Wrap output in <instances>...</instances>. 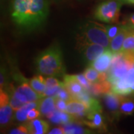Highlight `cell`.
<instances>
[{
  "mask_svg": "<svg viewBox=\"0 0 134 134\" xmlns=\"http://www.w3.org/2000/svg\"><path fill=\"white\" fill-rule=\"evenodd\" d=\"M124 4H128V5H134V0H121Z\"/></svg>",
  "mask_w": 134,
  "mask_h": 134,
  "instance_id": "d590c367",
  "label": "cell"
},
{
  "mask_svg": "<svg viewBox=\"0 0 134 134\" xmlns=\"http://www.w3.org/2000/svg\"><path fill=\"white\" fill-rule=\"evenodd\" d=\"M48 12V0H13L10 14L18 27L31 31L45 23Z\"/></svg>",
  "mask_w": 134,
  "mask_h": 134,
  "instance_id": "6da1fadb",
  "label": "cell"
},
{
  "mask_svg": "<svg viewBox=\"0 0 134 134\" xmlns=\"http://www.w3.org/2000/svg\"><path fill=\"white\" fill-rule=\"evenodd\" d=\"M77 48L81 52L84 58L89 63H92L105 52L107 48L99 44L92 43H77Z\"/></svg>",
  "mask_w": 134,
  "mask_h": 134,
  "instance_id": "52a82bcc",
  "label": "cell"
},
{
  "mask_svg": "<svg viewBox=\"0 0 134 134\" xmlns=\"http://www.w3.org/2000/svg\"><path fill=\"white\" fill-rule=\"evenodd\" d=\"M63 85L61 86H58L52 87V88H46V91L44 92V97H56L58 96V92L60 90V89L62 88Z\"/></svg>",
  "mask_w": 134,
  "mask_h": 134,
  "instance_id": "f1b7e54d",
  "label": "cell"
},
{
  "mask_svg": "<svg viewBox=\"0 0 134 134\" xmlns=\"http://www.w3.org/2000/svg\"><path fill=\"white\" fill-rule=\"evenodd\" d=\"M130 30V26L127 24H122L120 31L115 37L110 40V48L113 53H119L121 52L122 46L125 38Z\"/></svg>",
  "mask_w": 134,
  "mask_h": 134,
  "instance_id": "5bb4252c",
  "label": "cell"
},
{
  "mask_svg": "<svg viewBox=\"0 0 134 134\" xmlns=\"http://www.w3.org/2000/svg\"><path fill=\"white\" fill-rule=\"evenodd\" d=\"M40 100H37V101L29 102V103L25 104L23 107H21L18 110H16L14 114V119L16 121H19V122L26 121L28 120V113H29V110H31L32 108L39 107Z\"/></svg>",
  "mask_w": 134,
  "mask_h": 134,
  "instance_id": "ac0fdd59",
  "label": "cell"
},
{
  "mask_svg": "<svg viewBox=\"0 0 134 134\" xmlns=\"http://www.w3.org/2000/svg\"><path fill=\"white\" fill-rule=\"evenodd\" d=\"M37 107L32 108L31 110H29V113H28V120L35 119H38L39 116L41 115V113L38 109H37Z\"/></svg>",
  "mask_w": 134,
  "mask_h": 134,
  "instance_id": "d6a6232c",
  "label": "cell"
},
{
  "mask_svg": "<svg viewBox=\"0 0 134 134\" xmlns=\"http://www.w3.org/2000/svg\"><path fill=\"white\" fill-rule=\"evenodd\" d=\"M123 98L124 97L122 96L118 95L112 91L103 95V99L107 109L115 115L119 113L120 105Z\"/></svg>",
  "mask_w": 134,
  "mask_h": 134,
  "instance_id": "8fae6325",
  "label": "cell"
},
{
  "mask_svg": "<svg viewBox=\"0 0 134 134\" xmlns=\"http://www.w3.org/2000/svg\"><path fill=\"white\" fill-rule=\"evenodd\" d=\"M0 86H1V90H3L5 86H7L9 83H7L8 81V75H7V71L5 68L2 66L1 68V75H0Z\"/></svg>",
  "mask_w": 134,
  "mask_h": 134,
  "instance_id": "f546056e",
  "label": "cell"
},
{
  "mask_svg": "<svg viewBox=\"0 0 134 134\" xmlns=\"http://www.w3.org/2000/svg\"><path fill=\"white\" fill-rule=\"evenodd\" d=\"M81 122L83 125L93 129H101L104 127L101 111L89 112L86 115V119H81Z\"/></svg>",
  "mask_w": 134,
  "mask_h": 134,
  "instance_id": "4fadbf2b",
  "label": "cell"
},
{
  "mask_svg": "<svg viewBox=\"0 0 134 134\" xmlns=\"http://www.w3.org/2000/svg\"><path fill=\"white\" fill-rule=\"evenodd\" d=\"M14 109L9 102V95L5 90H0V125L5 127L8 125L13 118Z\"/></svg>",
  "mask_w": 134,
  "mask_h": 134,
  "instance_id": "ba28073f",
  "label": "cell"
},
{
  "mask_svg": "<svg viewBox=\"0 0 134 134\" xmlns=\"http://www.w3.org/2000/svg\"><path fill=\"white\" fill-rule=\"evenodd\" d=\"M10 134H26L29 133V128L27 125H20L19 127H16L14 129L11 130L10 131Z\"/></svg>",
  "mask_w": 134,
  "mask_h": 134,
  "instance_id": "4dcf8cb0",
  "label": "cell"
},
{
  "mask_svg": "<svg viewBox=\"0 0 134 134\" xmlns=\"http://www.w3.org/2000/svg\"><path fill=\"white\" fill-rule=\"evenodd\" d=\"M56 97H58V98H60V99L66 100V102L69 101L71 99L73 98V97L71 96V94L68 92L66 89L63 86V85L62 88L60 89V90L59 91L58 96H56Z\"/></svg>",
  "mask_w": 134,
  "mask_h": 134,
  "instance_id": "4316f807",
  "label": "cell"
},
{
  "mask_svg": "<svg viewBox=\"0 0 134 134\" xmlns=\"http://www.w3.org/2000/svg\"><path fill=\"white\" fill-rule=\"evenodd\" d=\"M14 79L18 83L16 87L12 84H8L5 90L9 95V102L14 110H18L25 104L32 101L40 100L41 98L38 94L32 89L29 84V81L27 80L19 72H14Z\"/></svg>",
  "mask_w": 134,
  "mask_h": 134,
  "instance_id": "3957f363",
  "label": "cell"
},
{
  "mask_svg": "<svg viewBox=\"0 0 134 134\" xmlns=\"http://www.w3.org/2000/svg\"><path fill=\"white\" fill-rule=\"evenodd\" d=\"M35 66L39 74L44 76H60L65 72L63 53L58 44L44 50L35 59Z\"/></svg>",
  "mask_w": 134,
  "mask_h": 134,
  "instance_id": "7a4b0ae2",
  "label": "cell"
},
{
  "mask_svg": "<svg viewBox=\"0 0 134 134\" xmlns=\"http://www.w3.org/2000/svg\"><path fill=\"white\" fill-rule=\"evenodd\" d=\"M63 128L64 130L65 133L69 134H82V133H89V130L84 129L81 125H77V124H74L73 122L69 123L66 125H63Z\"/></svg>",
  "mask_w": 134,
  "mask_h": 134,
  "instance_id": "603a6c76",
  "label": "cell"
},
{
  "mask_svg": "<svg viewBox=\"0 0 134 134\" xmlns=\"http://www.w3.org/2000/svg\"><path fill=\"white\" fill-rule=\"evenodd\" d=\"M122 27V24L119 25H106V29H107V33L108 35V37L111 40L113 37L118 34V33L120 31V30Z\"/></svg>",
  "mask_w": 134,
  "mask_h": 134,
  "instance_id": "d4e9b609",
  "label": "cell"
},
{
  "mask_svg": "<svg viewBox=\"0 0 134 134\" xmlns=\"http://www.w3.org/2000/svg\"><path fill=\"white\" fill-rule=\"evenodd\" d=\"M29 133L31 134H45L49 131V125L42 119H35L31 120L30 122L27 124Z\"/></svg>",
  "mask_w": 134,
  "mask_h": 134,
  "instance_id": "2e32d148",
  "label": "cell"
},
{
  "mask_svg": "<svg viewBox=\"0 0 134 134\" xmlns=\"http://www.w3.org/2000/svg\"><path fill=\"white\" fill-rule=\"evenodd\" d=\"M29 84L32 87L34 91L36 92L41 98H44V92L46 90V86L45 83V78L42 75H38L33 77L29 80Z\"/></svg>",
  "mask_w": 134,
  "mask_h": 134,
  "instance_id": "44dd1931",
  "label": "cell"
},
{
  "mask_svg": "<svg viewBox=\"0 0 134 134\" xmlns=\"http://www.w3.org/2000/svg\"><path fill=\"white\" fill-rule=\"evenodd\" d=\"M113 58V53L110 48H107L105 52L100 54L94 61L90 63V65L99 72H107L110 69Z\"/></svg>",
  "mask_w": 134,
  "mask_h": 134,
  "instance_id": "9c48e42d",
  "label": "cell"
},
{
  "mask_svg": "<svg viewBox=\"0 0 134 134\" xmlns=\"http://www.w3.org/2000/svg\"><path fill=\"white\" fill-rule=\"evenodd\" d=\"M46 118L55 125H66L69 123L74 122L76 118L74 115L68 113L66 111H60L56 110L54 112L46 115Z\"/></svg>",
  "mask_w": 134,
  "mask_h": 134,
  "instance_id": "9a60e30c",
  "label": "cell"
},
{
  "mask_svg": "<svg viewBox=\"0 0 134 134\" xmlns=\"http://www.w3.org/2000/svg\"><path fill=\"white\" fill-rule=\"evenodd\" d=\"M55 105L57 110L60 111H66L67 106V102L66 100L60 99L58 97H55Z\"/></svg>",
  "mask_w": 134,
  "mask_h": 134,
  "instance_id": "1f68e13d",
  "label": "cell"
},
{
  "mask_svg": "<svg viewBox=\"0 0 134 134\" xmlns=\"http://www.w3.org/2000/svg\"><path fill=\"white\" fill-rule=\"evenodd\" d=\"M83 75L91 83L107 80V72H99L91 66L84 70Z\"/></svg>",
  "mask_w": 134,
  "mask_h": 134,
  "instance_id": "d6986e66",
  "label": "cell"
},
{
  "mask_svg": "<svg viewBox=\"0 0 134 134\" xmlns=\"http://www.w3.org/2000/svg\"><path fill=\"white\" fill-rule=\"evenodd\" d=\"M77 36V43H97L106 48H110V40L104 25L88 21L81 27Z\"/></svg>",
  "mask_w": 134,
  "mask_h": 134,
  "instance_id": "277c9868",
  "label": "cell"
},
{
  "mask_svg": "<svg viewBox=\"0 0 134 134\" xmlns=\"http://www.w3.org/2000/svg\"><path fill=\"white\" fill-rule=\"evenodd\" d=\"M73 77L76 79L79 83H81L83 86L85 87V89L87 90L90 86H91V83L87 80L85 75L83 74H79V75H73Z\"/></svg>",
  "mask_w": 134,
  "mask_h": 134,
  "instance_id": "83f0119b",
  "label": "cell"
},
{
  "mask_svg": "<svg viewBox=\"0 0 134 134\" xmlns=\"http://www.w3.org/2000/svg\"><path fill=\"white\" fill-rule=\"evenodd\" d=\"M119 113L122 115H130L134 113V100L124 98L121 103Z\"/></svg>",
  "mask_w": 134,
  "mask_h": 134,
  "instance_id": "cb8c5ba5",
  "label": "cell"
},
{
  "mask_svg": "<svg viewBox=\"0 0 134 134\" xmlns=\"http://www.w3.org/2000/svg\"><path fill=\"white\" fill-rule=\"evenodd\" d=\"M63 85L73 98H75L86 90L85 87L73 77V75H64Z\"/></svg>",
  "mask_w": 134,
  "mask_h": 134,
  "instance_id": "7c38bea8",
  "label": "cell"
},
{
  "mask_svg": "<svg viewBox=\"0 0 134 134\" xmlns=\"http://www.w3.org/2000/svg\"><path fill=\"white\" fill-rule=\"evenodd\" d=\"M45 83L46 88H52L54 86L63 85V82H60L58 79L53 76H48V77L45 78Z\"/></svg>",
  "mask_w": 134,
  "mask_h": 134,
  "instance_id": "484cf974",
  "label": "cell"
},
{
  "mask_svg": "<svg viewBox=\"0 0 134 134\" xmlns=\"http://www.w3.org/2000/svg\"><path fill=\"white\" fill-rule=\"evenodd\" d=\"M121 52L128 54L134 52V29L131 27H130L129 31L124 41Z\"/></svg>",
  "mask_w": 134,
  "mask_h": 134,
  "instance_id": "7402d4cb",
  "label": "cell"
},
{
  "mask_svg": "<svg viewBox=\"0 0 134 134\" xmlns=\"http://www.w3.org/2000/svg\"><path fill=\"white\" fill-rule=\"evenodd\" d=\"M121 0H104L97 6L94 12L96 19L108 24H115L119 19Z\"/></svg>",
  "mask_w": 134,
  "mask_h": 134,
  "instance_id": "8992f818",
  "label": "cell"
},
{
  "mask_svg": "<svg viewBox=\"0 0 134 134\" xmlns=\"http://www.w3.org/2000/svg\"><path fill=\"white\" fill-rule=\"evenodd\" d=\"M49 134H64V130L62 127H54L48 132Z\"/></svg>",
  "mask_w": 134,
  "mask_h": 134,
  "instance_id": "836d02e7",
  "label": "cell"
},
{
  "mask_svg": "<svg viewBox=\"0 0 134 134\" xmlns=\"http://www.w3.org/2000/svg\"><path fill=\"white\" fill-rule=\"evenodd\" d=\"M125 24H127V25H129L130 27L134 29V14L130 15L129 17L127 18V23Z\"/></svg>",
  "mask_w": 134,
  "mask_h": 134,
  "instance_id": "e575fe53",
  "label": "cell"
},
{
  "mask_svg": "<svg viewBox=\"0 0 134 134\" xmlns=\"http://www.w3.org/2000/svg\"><path fill=\"white\" fill-rule=\"evenodd\" d=\"M134 59L127 53H113V58L107 72V81L111 84L119 80L129 72L133 66Z\"/></svg>",
  "mask_w": 134,
  "mask_h": 134,
  "instance_id": "5b68a950",
  "label": "cell"
},
{
  "mask_svg": "<svg viewBox=\"0 0 134 134\" xmlns=\"http://www.w3.org/2000/svg\"><path fill=\"white\" fill-rule=\"evenodd\" d=\"M56 109L57 108L55 105V97L47 96L46 98H44L40 101L39 110L42 115L46 116L54 112Z\"/></svg>",
  "mask_w": 134,
  "mask_h": 134,
  "instance_id": "ffe728a7",
  "label": "cell"
},
{
  "mask_svg": "<svg viewBox=\"0 0 134 134\" xmlns=\"http://www.w3.org/2000/svg\"><path fill=\"white\" fill-rule=\"evenodd\" d=\"M112 84L107 80L92 83L86 90L89 92L92 96H98L104 95L111 91Z\"/></svg>",
  "mask_w": 134,
  "mask_h": 134,
  "instance_id": "e0dca14e",
  "label": "cell"
},
{
  "mask_svg": "<svg viewBox=\"0 0 134 134\" xmlns=\"http://www.w3.org/2000/svg\"><path fill=\"white\" fill-rule=\"evenodd\" d=\"M66 112L74 115L76 119H80L86 117L87 113H89V110L87 106L83 102L73 98L67 102Z\"/></svg>",
  "mask_w": 134,
  "mask_h": 134,
  "instance_id": "30bf717a",
  "label": "cell"
}]
</instances>
